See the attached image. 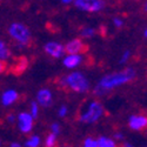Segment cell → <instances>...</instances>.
<instances>
[{"instance_id": "obj_1", "label": "cell", "mask_w": 147, "mask_h": 147, "mask_svg": "<svg viewBox=\"0 0 147 147\" xmlns=\"http://www.w3.org/2000/svg\"><path fill=\"white\" fill-rule=\"evenodd\" d=\"M134 77H136V72L132 68H127L122 72L106 76L100 80V82L95 87V93L98 95H104V93L108 92L109 90L118 87L120 85H124L126 82H129L131 80L134 79Z\"/></svg>"}, {"instance_id": "obj_2", "label": "cell", "mask_w": 147, "mask_h": 147, "mask_svg": "<svg viewBox=\"0 0 147 147\" xmlns=\"http://www.w3.org/2000/svg\"><path fill=\"white\" fill-rule=\"evenodd\" d=\"M8 32L12 38L18 41V46L24 47V46L28 45V42L31 40V33H30V30L25 25L14 22L9 26Z\"/></svg>"}, {"instance_id": "obj_3", "label": "cell", "mask_w": 147, "mask_h": 147, "mask_svg": "<svg viewBox=\"0 0 147 147\" xmlns=\"http://www.w3.org/2000/svg\"><path fill=\"white\" fill-rule=\"evenodd\" d=\"M63 82L65 85H67L68 87H71L74 92H78V93L86 92L90 87L88 80L85 78V76H82L79 72L71 73L67 78H65L63 80Z\"/></svg>"}, {"instance_id": "obj_4", "label": "cell", "mask_w": 147, "mask_h": 147, "mask_svg": "<svg viewBox=\"0 0 147 147\" xmlns=\"http://www.w3.org/2000/svg\"><path fill=\"white\" fill-rule=\"evenodd\" d=\"M102 112H104L102 106H101L99 102L93 101V102H91V105L88 106L87 111L81 115L80 121L84 122V124H91V122H94V121H96L98 119H99V118L101 117Z\"/></svg>"}, {"instance_id": "obj_5", "label": "cell", "mask_w": 147, "mask_h": 147, "mask_svg": "<svg viewBox=\"0 0 147 147\" xmlns=\"http://www.w3.org/2000/svg\"><path fill=\"white\" fill-rule=\"evenodd\" d=\"M76 6L82 11L98 12L105 7L102 0H76Z\"/></svg>"}, {"instance_id": "obj_6", "label": "cell", "mask_w": 147, "mask_h": 147, "mask_svg": "<svg viewBox=\"0 0 147 147\" xmlns=\"http://www.w3.org/2000/svg\"><path fill=\"white\" fill-rule=\"evenodd\" d=\"M87 51V45H84L80 39H74L66 45V52L68 54H79Z\"/></svg>"}, {"instance_id": "obj_7", "label": "cell", "mask_w": 147, "mask_h": 147, "mask_svg": "<svg viewBox=\"0 0 147 147\" xmlns=\"http://www.w3.org/2000/svg\"><path fill=\"white\" fill-rule=\"evenodd\" d=\"M19 120V129L22 133H27L33 127V117L28 113H21L18 118Z\"/></svg>"}, {"instance_id": "obj_8", "label": "cell", "mask_w": 147, "mask_h": 147, "mask_svg": "<svg viewBox=\"0 0 147 147\" xmlns=\"http://www.w3.org/2000/svg\"><path fill=\"white\" fill-rule=\"evenodd\" d=\"M45 51L50 55L54 57V58H60L65 52L64 47L61 46L60 44H58V42H48V44H46Z\"/></svg>"}, {"instance_id": "obj_9", "label": "cell", "mask_w": 147, "mask_h": 147, "mask_svg": "<svg viewBox=\"0 0 147 147\" xmlns=\"http://www.w3.org/2000/svg\"><path fill=\"white\" fill-rule=\"evenodd\" d=\"M147 125V119L144 115H133L129 118V127L132 129L140 131L144 129Z\"/></svg>"}, {"instance_id": "obj_10", "label": "cell", "mask_w": 147, "mask_h": 147, "mask_svg": "<svg viewBox=\"0 0 147 147\" xmlns=\"http://www.w3.org/2000/svg\"><path fill=\"white\" fill-rule=\"evenodd\" d=\"M38 102L42 106H50L52 104V94L48 90H41L38 92Z\"/></svg>"}, {"instance_id": "obj_11", "label": "cell", "mask_w": 147, "mask_h": 147, "mask_svg": "<svg viewBox=\"0 0 147 147\" xmlns=\"http://www.w3.org/2000/svg\"><path fill=\"white\" fill-rule=\"evenodd\" d=\"M17 99H18V93H17L16 91H13V90H9V91H6V92L3 94L1 101H3V104H4L5 106H8V105H11V104H13Z\"/></svg>"}, {"instance_id": "obj_12", "label": "cell", "mask_w": 147, "mask_h": 147, "mask_svg": "<svg viewBox=\"0 0 147 147\" xmlns=\"http://www.w3.org/2000/svg\"><path fill=\"white\" fill-rule=\"evenodd\" d=\"M81 63V57L79 54H69L65 60H64V65L68 68L76 67Z\"/></svg>"}, {"instance_id": "obj_13", "label": "cell", "mask_w": 147, "mask_h": 147, "mask_svg": "<svg viewBox=\"0 0 147 147\" xmlns=\"http://www.w3.org/2000/svg\"><path fill=\"white\" fill-rule=\"evenodd\" d=\"M26 66H27V59L25 57L19 58V60L17 61V64H16V68H17L16 69V73L18 74V73H21L22 71H25Z\"/></svg>"}, {"instance_id": "obj_14", "label": "cell", "mask_w": 147, "mask_h": 147, "mask_svg": "<svg viewBox=\"0 0 147 147\" xmlns=\"http://www.w3.org/2000/svg\"><path fill=\"white\" fill-rule=\"evenodd\" d=\"M96 144L98 146H100V147H113L115 144L112 139H109V138H106V137H101L96 140Z\"/></svg>"}, {"instance_id": "obj_15", "label": "cell", "mask_w": 147, "mask_h": 147, "mask_svg": "<svg viewBox=\"0 0 147 147\" xmlns=\"http://www.w3.org/2000/svg\"><path fill=\"white\" fill-rule=\"evenodd\" d=\"M8 55H9V51L4 45V42L0 41V59H6Z\"/></svg>"}, {"instance_id": "obj_16", "label": "cell", "mask_w": 147, "mask_h": 147, "mask_svg": "<svg viewBox=\"0 0 147 147\" xmlns=\"http://www.w3.org/2000/svg\"><path fill=\"white\" fill-rule=\"evenodd\" d=\"M39 144H40V138H39V137H32L31 139L27 140L26 146H30V147H36Z\"/></svg>"}, {"instance_id": "obj_17", "label": "cell", "mask_w": 147, "mask_h": 147, "mask_svg": "<svg viewBox=\"0 0 147 147\" xmlns=\"http://www.w3.org/2000/svg\"><path fill=\"white\" fill-rule=\"evenodd\" d=\"M81 35L85 36V38H91V36L94 35V30L91 28V27H87V28H84L81 31Z\"/></svg>"}, {"instance_id": "obj_18", "label": "cell", "mask_w": 147, "mask_h": 147, "mask_svg": "<svg viewBox=\"0 0 147 147\" xmlns=\"http://www.w3.org/2000/svg\"><path fill=\"white\" fill-rule=\"evenodd\" d=\"M55 134L54 133H52V134H50L47 138H46V146H48V147H51V146H53L54 144H55Z\"/></svg>"}, {"instance_id": "obj_19", "label": "cell", "mask_w": 147, "mask_h": 147, "mask_svg": "<svg viewBox=\"0 0 147 147\" xmlns=\"http://www.w3.org/2000/svg\"><path fill=\"white\" fill-rule=\"evenodd\" d=\"M84 146H86V147H96L98 144H96V140H94L92 138H87L84 142Z\"/></svg>"}, {"instance_id": "obj_20", "label": "cell", "mask_w": 147, "mask_h": 147, "mask_svg": "<svg viewBox=\"0 0 147 147\" xmlns=\"http://www.w3.org/2000/svg\"><path fill=\"white\" fill-rule=\"evenodd\" d=\"M32 117L33 118L38 117V105L35 102H32Z\"/></svg>"}, {"instance_id": "obj_21", "label": "cell", "mask_w": 147, "mask_h": 147, "mask_svg": "<svg viewBox=\"0 0 147 147\" xmlns=\"http://www.w3.org/2000/svg\"><path fill=\"white\" fill-rule=\"evenodd\" d=\"M6 66H7V64L5 63L3 59H0V73H3L6 69Z\"/></svg>"}, {"instance_id": "obj_22", "label": "cell", "mask_w": 147, "mask_h": 147, "mask_svg": "<svg viewBox=\"0 0 147 147\" xmlns=\"http://www.w3.org/2000/svg\"><path fill=\"white\" fill-rule=\"evenodd\" d=\"M66 113H67V108H66V106H63V107L59 109V115H60V117H65Z\"/></svg>"}, {"instance_id": "obj_23", "label": "cell", "mask_w": 147, "mask_h": 147, "mask_svg": "<svg viewBox=\"0 0 147 147\" xmlns=\"http://www.w3.org/2000/svg\"><path fill=\"white\" fill-rule=\"evenodd\" d=\"M129 51H127V52H125L124 53V55H122V58H121V60H120V63H126V60L128 59V57H129Z\"/></svg>"}, {"instance_id": "obj_24", "label": "cell", "mask_w": 147, "mask_h": 147, "mask_svg": "<svg viewBox=\"0 0 147 147\" xmlns=\"http://www.w3.org/2000/svg\"><path fill=\"white\" fill-rule=\"evenodd\" d=\"M122 24H124V22H122L121 19H119V18H115V19H114V25H115L117 27H121Z\"/></svg>"}, {"instance_id": "obj_25", "label": "cell", "mask_w": 147, "mask_h": 147, "mask_svg": "<svg viewBox=\"0 0 147 147\" xmlns=\"http://www.w3.org/2000/svg\"><path fill=\"white\" fill-rule=\"evenodd\" d=\"M52 131H53V133H54V134L59 133V131H60V127H59V125H58V124H54V125H52Z\"/></svg>"}, {"instance_id": "obj_26", "label": "cell", "mask_w": 147, "mask_h": 147, "mask_svg": "<svg viewBox=\"0 0 147 147\" xmlns=\"http://www.w3.org/2000/svg\"><path fill=\"white\" fill-rule=\"evenodd\" d=\"M7 120H8L9 122H13V121H14V117H13V115H8Z\"/></svg>"}, {"instance_id": "obj_27", "label": "cell", "mask_w": 147, "mask_h": 147, "mask_svg": "<svg viewBox=\"0 0 147 147\" xmlns=\"http://www.w3.org/2000/svg\"><path fill=\"white\" fill-rule=\"evenodd\" d=\"M115 138H117V139H122V136H121V134H117Z\"/></svg>"}, {"instance_id": "obj_28", "label": "cell", "mask_w": 147, "mask_h": 147, "mask_svg": "<svg viewBox=\"0 0 147 147\" xmlns=\"http://www.w3.org/2000/svg\"><path fill=\"white\" fill-rule=\"evenodd\" d=\"M61 1L65 3V4H68V3H71V1H72V0H61Z\"/></svg>"}, {"instance_id": "obj_29", "label": "cell", "mask_w": 147, "mask_h": 147, "mask_svg": "<svg viewBox=\"0 0 147 147\" xmlns=\"http://www.w3.org/2000/svg\"><path fill=\"white\" fill-rule=\"evenodd\" d=\"M12 146H13V147H19L20 145H19V144H16V142H14V144H12Z\"/></svg>"}, {"instance_id": "obj_30", "label": "cell", "mask_w": 147, "mask_h": 147, "mask_svg": "<svg viewBox=\"0 0 147 147\" xmlns=\"http://www.w3.org/2000/svg\"><path fill=\"white\" fill-rule=\"evenodd\" d=\"M0 145H1V141H0Z\"/></svg>"}]
</instances>
